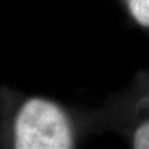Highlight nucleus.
Segmentation results:
<instances>
[{
  "label": "nucleus",
  "mask_w": 149,
  "mask_h": 149,
  "mask_svg": "<svg viewBox=\"0 0 149 149\" xmlns=\"http://www.w3.org/2000/svg\"><path fill=\"white\" fill-rule=\"evenodd\" d=\"M133 147L136 149H149V122L143 123L136 129L133 136Z\"/></svg>",
  "instance_id": "7ed1b4c3"
},
{
  "label": "nucleus",
  "mask_w": 149,
  "mask_h": 149,
  "mask_svg": "<svg viewBox=\"0 0 149 149\" xmlns=\"http://www.w3.org/2000/svg\"><path fill=\"white\" fill-rule=\"evenodd\" d=\"M128 10L139 25L149 27V0H125Z\"/></svg>",
  "instance_id": "f03ea898"
},
{
  "label": "nucleus",
  "mask_w": 149,
  "mask_h": 149,
  "mask_svg": "<svg viewBox=\"0 0 149 149\" xmlns=\"http://www.w3.org/2000/svg\"><path fill=\"white\" fill-rule=\"evenodd\" d=\"M15 149H68L74 146L73 130L61 106L45 97H27L11 120Z\"/></svg>",
  "instance_id": "f257e3e1"
}]
</instances>
